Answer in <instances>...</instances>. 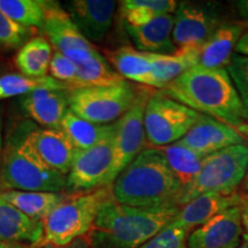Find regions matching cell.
Masks as SVG:
<instances>
[{
	"label": "cell",
	"instance_id": "cell-23",
	"mask_svg": "<svg viewBox=\"0 0 248 248\" xmlns=\"http://www.w3.org/2000/svg\"><path fill=\"white\" fill-rule=\"evenodd\" d=\"M108 62L124 79L155 89L150 53L131 46H122L108 53Z\"/></svg>",
	"mask_w": 248,
	"mask_h": 248
},
{
	"label": "cell",
	"instance_id": "cell-37",
	"mask_svg": "<svg viewBox=\"0 0 248 248\" xmlns=\"http://www.w3.org/2000/svg\"><path fill=\"white\" fill-rule=\"evenodd\" d=\"M37 248H91L89 244V240L86 237L79 238V239L74 240L73 243L64 245V246H57V245H52V244H47L42 241V243L38 244Z\"/></svg>",
	"mask_w": 248,
	"mask_h": 248
},
{
	"label": "cell",
	"instance_id": "cell-18",
	"mask_svg": "<svg viewBox=\"0 0 248 248\" xmlns=\"http://www.w3.org/2000/svg\"><path fill=\"white\" fill-rule=\"evenodd\" d=\"M63 54L77 68L75 84L71 88L113 85L126 80L111 67L107 59L102 57L94 46L71 49Z\"/></svg>",
	"mask_w": 248,
	"mask_h": 248
},
{
	"label": "cell",
	"instance_id": "cell-39",
	"mask_svg": "<svg viewBox=\"0 0 248 248\" xmlns=\"http://www.w3.org/2000/svg\"><path fill=\"white\" fill-rule=\"evenodd\" d=\"M234 53L240 54V55H246L248 57V30L244 33L241 39L238 43L237 47H235Z\"/></svg>",
	"mask_w": 248,
	"mask_h": 248
},
{
	"label": "cell",
	"instance_id": "cell-1",
	"mask_svg": "<svg viewBox=\"0 0 248 248\" xmlns=\"http://www.w3.org/2000/svg\"><path fill=\"white\" fill-rule=\"evenodd\" d=\"M114 200L136 208L178 207L182 185L161 148L148 147L110 185Z\"/></svg>",
	"mask_w": 248,
	"mask_h": 248
},
{
	"label": "cell",
	"instance_id": "cell-2",
	"mask_svg": "<svg viewBox=\"0 0 248 248\" xmlns=\"http://www.w3.org/2000/svg\"><path fill=\"white\" fill-rule=\"evenodd\" d=\"M179 207L136 208L110 199L85 235L91 248H139L176 218Z\"/></svg>",
	"mask_w": 248,
	"mask_h": 248
},
{
	"label": "cell",
	"instance_id": "cell-3",
	"mask_svg": "<svg viewBox=\"0 0 248 248\" xmlns=\"http://www.w3.org/2000/svg\"><path fill=\"white\" fill-rule=\"evenodd\" d=\"M161 91L191 109L233 128L245 122L240 98L226 69L195 66Z\"/></svg>",
	"mask_w": 248,
	"mask_h": 248
},
{
	"label": "cell",
	"instance_id": "cell-24",
	"mask_svg": "<svg viewBox=\"0 0 248 248\" xmlns=\"http://www.w3.org/2000/svg\"><path fill=\"white\" fill-rule=\"evenodd\" d=\"M0 195L15 208L35 221L44 219L55 207L66 199V192H32V191H0Z\"/></svg>",
	"mask_w": 248,
	"mask_h": 248
},
{
	"label": "cell",
	"instance_id": "cell-10",
	"mask_svg": "<svg viewBox=\"0 0 248 248\" xmlns=\"http://www.w3.org/2000/svg\"><path fill=\"white\" fill-rule=\"evenodd\" d=\"M113 138L111 136L95 146L77 151L66 176V193H84L108 186L113 166Z\"/></svg>",
	"mask_w": 248,
	"mask_h": 248
},
{
	"label": "cell",
	"instance_id": "cell-21",
	"mask_svg": "<svg viewBox=\"0 0 248 248\" xmlns=\"http://www.w3.org/2000/svg\"><path fill=\"white\" fill-rule=\"evenodd\" d=\"M173 14H163L144 26H125L135 48L152 54H173L177 47L172 40Z\"/></svg>",
	"mask_w": 248,
	"mask_h": 248
},
{
	"label": "cell",
	"instance_id": "cell-4",
	"mask_svg": "<svg viewBox=\"0 0 248 248\" xmlns=\"http://www.w3.org/2000/svg\"><path fill=\"white\" fill-rule=\"evenodd\" d=\"M32 123L21 122L11 132L0 157V191L64 192L66 176L43 161L31 144Z\"/></svg>",
	"mask_w": 248,
	"mask_h": 248
},
{
	"label": "cell",
	"instance_id": "cell-40",
	"mask_svg": "<svg viewBox=\"0 0 248 248\" xmlns=\"http://www.w3.org/2000/svg\"><path fill=\"white\" fill-rule=\"evenodd\" d=\"M37 246H38V244H36V245H28V244L5 243V241H0V248H37Z\"/></svg>",
	"mask_w": 248,
	"mask_h": 248
},
{
	"label": "cell",
	"instance_id": "cell-32",
	"mask_svg": "<svg viewBox=\"0 0 248 248\" xmlns=\"http://www.w3.org/2000/svg\"><path fill=\"white\" fill-rule=\"evenodd\" d=\"M32 30L21 26L0 11V49L12 51L20 49L30 38Z\"/></svg>",
	"mask_w": 248,
	"mask_h": 248
},
{
	"label": "cell",
	"instance_id": "cell-28",
	"mask_svg": "<svg viewBox=\"0 0 248 248\" xmlns=\"http://www.w3.org/2000/svg\"><path fill=\"white\" fill-rule=\"evenodd\" d=\"M161 150L166 155L173 176L182 185V190L193 182L208 156L191 150L179 141L161 147Z\"/></svg>",
	"mask_w": 248,
	"mask_h": 248
},
{
	"label": "cell",
	"instance_id": "cell-26",
	"mask_svg": "<svg viewBox=\"0 0 248 248\" xmlns=\"http://www.w3.org/2000/svg\"><path fill=\"white\" fill-rule=\"evenodd\" d=\"M60 129L69 137L77 150H85L114 136L115 123H92L68 109L60 124Z\"/></svg>",
	"mask_w": 248,
	"mask_h": 248
},
{
	"label": "cell",
	"instance_id": "cell-36",
	"mask_svg": "<svg viewBox=\"0 0 248 248\" xmlns=\"http://www.w3.org/2000/svg\"><path fill=\"white\" fill-rule=\"evenodd\" d=\"M237 207L240 212L241 225H243L244 230L243 239H248V193H244L240 191Z\"/></svg>",
	"mask_w": 248,
	"mask_h": 248
},
{
	"label": "cell",
	"instance_id": "cell-9",
	"mask_svg": "<svg viewBox=\"0 0 248 248\" xmlns=\"http://www.w3.org/2000/svg\"><path fill=\"white\" fill-rule=\"evenodd\" d=\"M150 90L142 88L140 94L124 115L115 122L113 138V166L107 179L110 186L121 171H123L142 151L148 148V142L144 128V110Z\"/></svg>",
	"mask_w": 248,
	"mask_h": 248
},
{
	"label": "cell",
	"instance_id": "cell-11",
	"mask_svg": "<svg viewBox=\"0 0 248 248\" xmlns=\"http://www.w3.org/2000/svg\"><path fill=\"white\" fill-rule=\"evenodd\" d=\"M223 22L212 2H178L173 13V44L177 49L200 47Z\"/></svg>",
	"mask_w": 248,
	"mask_h": 248
},
{
	"label": "cell",
	"instance_id": "cell-13",
	"mask_svg": "<svg viewBox=\"0 0 248 248\" xmlns=\"http://www.w3.org/2000/svg\"><path fill=\"white\" fill-rule=\"evenodd\" d=\"M116 4L113 0H73L66 8L82 36L92 44L106 38L113 24Z\"/></svg>",
	"mask_w": 248,
	"mask_h": 248
},
{
	"label": "cell",
	"instance_id": "cell-43",
	"mask_svg": "<svg viewBox=\"0 0 248 248\" xmlns=\"http://www.w3.org/2000/svg\"><path fill=\"white\" fill-rule=\"evenodd\" d=\"M2 148H4V141H2V115L0 111V157H1Z\"/></svg>",
	"mask_w": 248,
	"mask_h": 248
},
{
	"label": "cell",
	"instance_id": "cell-12",
	"mask_svg": "<svg viewBox=\"0 0 248 248\" xmlns=\"http://www.w3.org/2000/svg\"><path fill=\"white\" fill-rule=\"evenodd\" d=\"M243 235L239 209L231 207L191 231L187 248H237Z\"/></svg>",
	"mask_w": 248,
	"mask_h": 248
},
{
	"label": "cell",
	"instance_id": "cell-20",
	"mask_svg": "<svg viewBox=\"0 0 248 248\" xmlns=\"http://www.w3.org/2000/svg\"><path fill=\"white\" fill-rule=\"evenodd\" d=\"M45 18L43 31L46 39L61 53L75 48H86L93 46L79 32L75 24L58 2L44 1Z\"/></svg>",
	"mask_w": 248,
	"mask_h": 248
},
{
	"label": "cell",
	"instance_id": "cell-33",
	"mask_svg": "<svg viewBox=\"0 0 248 248\" xmlns=\"http://www.w3.org/2000/svg\"><path fill=\"white\" fill-rule=\"evenodd\" d=\"M225 69L240 98L245 122H248V57L234 53Z\"/></svg>",
	"mask_w": 248,
	"mask_h": 248
},
{
	"label": "cell",
	"instance_id": "cell-6",
	"mask_svg": "<svg viewBox=\"0 0 248 248\" xmlns=\"http://www.w3.org/2000/svg\"><path fill=\"white\" fill-rule=\"evenodd\" d=\"M248 167V145H233L208 155L190 185L183 188L177 206L181 208L201 194L216 192L233 194L243 183Z\"/></svg>",
	"mask_w": 248,
	"mask_h": 248
},
{
	"label": "cell",
	"instance_id": "cell-35",
	"mask_svg": "<svg viewBox=\"0 0 248 248\" xmlns=\"http://www.w3.org/2000/svg\"><path fill=\"white\" fill-rule=\"evenodd\" d=\"M48 73L49 76L53 77L59 82L64 83L69 88L75 84L77 75V68L75 63L63 53L57 51V49L53 52L51 62H49Z\"/></svg>",
	"mask_w": 248,
	"mask_h": 248
},
{
	"label": "cell",
	"instance_id": "cell-22",
	"mask_svg": "<svg viewBox=\"0 0 248 248\" xmlns=\"http://www.w3.org/2000/svg\"><path fill=\"white\" fill-rule=\"evenodd\" d=\"M43 239V222L24 215L0 195V241L36 245Z\"/></svg>",
	"mask_w": 248,
	"mask_h": 248
},
{
	"label": "cell",
	"instance_id": "cell-8",
	"mask_svg": "<svg viewBox=\"0 0 248 248\" xmlns=\"http://www.w3.org/2000/svg\"><path fill=\"white\" fill-rule=\"evenodd\" d=\"M191 109L162 91L151 92L144 110V128L148 147L161 148L181 140L199 120Z\"/></svg>",
	"mask_w": 248,
	"mask_h": 248
},
{
	"label": "cell",
	"instance_id": "cell-5",
	"mask_svg": "<svg viewBox=\"0 0 248 248\" xmlns=\"http://www.w3.org/2000/svg\"><path fill=\"white\" fill-rule=\"evenodd\" d=\"M110 198V186L84 193L68 194L43 222V241L64 246L85 237L94 224L102 204Z\"/></svg>",
	"mask_w": 248,
	"mask_h": 248
},
{
	"label": "cell",
	"instance_id": "cell-42",
	"mask_svg": "<svg viewBox=\"0 0 248 248\" xmlns=\"http://www.w3.org/2000/svg\"><path fill=\"white\" fill-rule=\"evenodd\" d=\"M240 186H241V192H244V193H248V167H247L246 173H245L243 183H241Z\"/></svg>",
	"mask_w": 248,
	"mask_h": 248
},
{
	"label": "cell",
	"instance_id": "cell-25",
	"mask_svg": "<svg viewBox=\"0 0 248 248\" xmlns=\"http://www.w3.org/2000/svg\"><path fill=\"white\" fill-rule=\"evenodd\" d=\"M200 47L179 48L173 54H151L155 89L162 90L182 74L195 67Z\"/></svg>",
	"mask_w": 248,
	"mask_h": 248
},
{
	"label": "cell",
	"instance_id": "cell-27",
	"mask_svg": "<svg viewBox=\"0 0 248 248\" xmlns=\"http://www.w3.org/2000/svg\"><path fill=\"white\" fill-rule=\"evenodd\" d=\"M53 49L45 37L30 38L15 55V66L24 76L31 78L47 76Z\"/></svg>",
	"mask_w": 248,
	"mask_h": 248
},
{
	"label": "cell",
	"instance_id": "cell-29",
	"mask_svg": "<svg viewBox=\"0 0 248 248\" xmlns=\"http://www.w3.org/2000/svg\"><path fill=\"white\" fill-rule=\"evenodd\" d=\"M178 2L173 0H123L120 13L125 26H144L163 14H173Z\"/></svg>",
	"mask_w": 248,
	"mask_h": 248
},
{
	"label": "cell",
	"instance_id": "cell-30",
	"mask_svg": "<svg viewBox=\"0 0 248 248\" xmlns=\"http://www.w3.org/2000/svg\"><path fill=\"white\" fill-rule=\"evenodd\" d=\"M42 89L68 90L69 86L54 79L49 75L39 77V78H31L22 74L13 73L0 75V100L14 97H23V95Z\"/></svg>",
	"mask_w": 248,
	"mask_h": 248
},
{
	"label": "cell",
	"instance_id": "cell-31",
	"mask_svg": "<svg viewBox=\"0 0 248 248\" xmlns=\"http://www.w3.org/2000/svg\"><path fill=\"white\" fill-rule=\"evenodd\" d=\"M0 11L32 31L44 26V1L40 0H0Z\"/></svg>",
	"mask_w": 248,
	"mask_h": 248
},
{
	"label": "cell",
	"instance_id": "cell-16",
	"mask_svg": "<svg viewBox=\"0 0 248 248\" xmlns=\"http://www.w3.org/2000/svg\"><path fill=\"white\" fill-rule=\"evenodd\" d=\"M68 90L42 89L23 95L20 98L21 110L40 128H60L62 120L69 109Z\"/></svg>",
	"mask_w": 248,
	"mask_h": 248
},
{
	"label": "cell",
	"instance_id": "cell-14",
	"mask_svg": "<svg viewBox=\"0 0 248 248\" xmlns=\"http://www.w3.org/2000/svg\"><path fill=\"white\" fill-rule=\"evenodd\" d=\"M179 142L198 153L210 155L233 145H244L247 140L233 126L200 114L197 123Z\"/></svg>",
	"mask_w": 248,
	"mask_h": 248
},
{
	"label": "cell",
	"instance_id": "cell-44",
	"mask_svg": "<svg viewBox=\"0 0 248 248\" xmlns=\"http://www.w3.org/2000/svg\"><path fill=\"white\" fill-rule=\"evenodd\" d=\"M237 248H248V239H243V241H241Z\"/></svg>",
	"mask_w": 248,
	"mask_h": 248
},
{
	"label": "cell",
	"instance_id": "cell-34",
	"mask_svg": "<svg viewBox=\"0 0 248 248\" xmlns=\"http://www.w3.org/2000/svg\"><path fill=\"white\" fill-rule=\"evenodd\" d=\"M190 232L171 222L139 248H187Z\"/></svg>",
	"mask_w": 248,
	"mask_h": 248
},
{
	"label": "cell",
	"instance_id": "cell-7",
	"mask_svg": "<svg viewBox=\"0 0 248 248\" xmlns=\"http://www.w3.org/2000/svg\"><path fill=\"white\" fill-rule=\"evenodd\" d=\"M141 89L129 80L105 86L69 88V109L82 119L97 124H111L120 120L137 101Z\"/></svg>",
	"mask_w": 248,
	"mask_h": 248
},
{
	"label": "cell",
	"instance_id": "cell-15",
	"mask_svg": "<svg viewBox=\"0 0 248 248\" xmlns=\"http://www.w3.org/2000/svg\"><path fill=\"white\" fill-rule=\"evenodd\" d=\"M32 146L49 168L67 176L75 159L77 148L60 128H39L32 124L29 132Z\"/></svg>",
	"mask_w": 248,
	"mask_h": 248
},
{
	"label": "cell",
	"instance_id": "cell-17",
	"mask_svg": "<svg viewBox=\"0 0 248 248\" xmlns=\"http://www.w3.org/2000/svg\"><path fill=\"white\" fill-rule=\"evenodd\" d=\"M247 30L246 22H223L200 46L197 66L207 69H225Z\"/></svg>",
	"mask_w": 248,
	"mask_h": 248
},
{
	"label": "cell",
	"instance_id": "cell-38",
	"mask_svg": "<svg viewBox=\"0 0 248 248\" xmlns=\"http://www.w3.org/2000/svg\"><path fill=\"white\" fill-rule=\"evenodd\" d=\"M234 8L237 14L248 23V0H239L234 2Z\"/></svg>",
	"mask_w": 248,
	"mask_h": 248
},
{
	"label": "cell",
	"instance_id": "cell-41",
	"mask_svg": "<svg viewBox=\"0 0 248 248\" xmlns=\"http://www.w3.org/2000/svg\"><path fill=\"white\" fill-rule=\"evenodd\" d=\"M234 129L237 130L246 140H248V122H244L243 124H240V125L235 126Z\"/></svg>",
	"mask_w": 248,
	"mask_h": 248
},
{
	"label": "cell",
	"instance_id": "cell-19",
	"mask_svg": "<svg viewBox=\"0 0 248 248\" xmlns=\"http://www.w3.org/2000/svg\"><path fill=\"white\" fill-rule=\"evenodd\" d=\"M239 194L240 191L233 194H222L216 192L201 194L182 206L173 222L188 232L193 231L224 210L237 207Z\"/></svg>",
	"mask_w": 248,
	"mask_h": 248
}]
</instances>
